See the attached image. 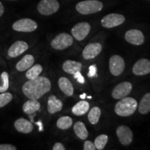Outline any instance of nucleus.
I'll return each instance as SVG.
<instances>
[{"label":"nucleus","instance_id":"f257e3e1","mask_svg":"<svg viewBox=\"0 0 150 150\" xmlns=\"http://www.w3.org/2000/svg\"><path fill=\"white\" fill-rule=\"evenodd\" d=\"M51 89V82L45 76H40L29 80L22 86L24 95L29 99H38Z\"/></svg>","mask_w":150,"mask_h":150},{"label":"nucleus","instance_id":"f03ea898","mask_svg":"<svg viewBox=\"0 0 150 150\" xmlns=\"http://www.w3.org/2000/svg\"><path fill=\"white\" fill-rule=\"evenodd\" d=\"M138 108V102L133 97H124L116 104L115 112L122 117H128L134 113Z\"/></svg>","mask_w":150,"mask_h":150},{"label":"nucleus","instance_id":"7ed1b4c3","mask_svg":"<svg viewBox=\"0 0 150 150\" xmlns=\"http://www.w3.org/2000/svg\"><path fill=\"white\" fill-rule=\"evenodd\" d=\"M103 8V4L98 0H85L76 5V10L82 15H89L98 13Z\"/></svg>","mask_w":150,"mask_h":150},{"label":"nucleus","instance_id":"20e7f679","mask_svg":"<svg viewBox=\"0 0 150 150\" xmlns=\"http://www.w3.org/2000/svg\"><path fill=\"white\" fill-rule=\"evenodd\" d=\"M60 4L57 0H41L38 4V11L43 16H51L59 11Z\"/></svg>","mask_w":150,"mask_h":150},{"label":"nucleus","instance_id":"39448f33","mask_svg":"<svg viewBox=\"0 0 150 150\" xmlns=\"http://www.w3.org/2000/svg\"><path fill=\"white\" fill-rule=\"evenodd\" d=\"M73 44L72 35L66 33H60L54 38L51 42L52 47L57 50H63Z\"/></svg>","mask_w":150,"mask_h":150},{"label":"nucleus","instance_id":"423d86ee","mask_svg":"<svg viewBox=\"0 0 150 150\" xmlns=\"http://www.w3.org/2000/svg\"><path fill=\"white\" fill-rule=\"evenodd\" d=\"M38 28V24L29 18L20 19L13 24V29L20 32H32Z\"/></svg>","mask_w":150,"mask_h":150},{"label":"nucleus","instance_id":"0eeeda50","mask_svg":"<svg viewBox=\"0 0 150 150\" xmlns=\"http://www.w3.org/2000/svg\"><path fill=\"white\" fill-rule=\"evenodd\" d=\"M125 21V16L121 14L110 13L104 16L101 20L102 27L110 29L121 25Z\"/></svg>","mask_w":150,"mask_h":150},{"label":"nucleus","instance_id":"6e6552de","mask_svg":"<svg viewBox=\"0 0 150 150\" xmlns=\"http://www.w3.org/2000/svg\"><path fill=\"white\" fill-rule=\"evenodd\" d=\"M91 27L89 23L86 22H79L74 26L72 29V36L78 41H81L84 40L87 35L89 34L91 31Z\"/></svg>","mask_w":150,"mask_h":150},{"label":"nucleus","instance_id":"1a4fd4ad","mask_svg":"<svg viewBox=\"0 0 150 150\" xmlns=\"http://www.w3.org/2000/svg\"><path fill=\"white\" fill-rule=\"evenodd\" d=\"M125 63L122 57L119 55H113L109 60L110 72L114 76H119L123 72Z\"/></svg>","mask_w":150,"mask_h":150},{"label":"nucleus","instance_id":"9d476101","mask_svg":"<svg viewBox=\"0 0 150 150\" xmlns=\"http://www.w3.org/2000/svg\"><path fill=\"white\" fill-rule=\"evenodd\" d=\"M116 134L122 145L127 146L131 143L133 140V132L131 129L125 125L118 127L116 130Z\"/></svg>","mask_w":150,"mask_h":150},{"label":"nucleus","instance_id":"9b49d317","mask_svg":"<svg viewBox=\"0 0 150 150\" xmlns=\"http://www.w3.org/2000/svg\"><path fill=\"white\" fill-rule=\"evenodd\" d=\"M131 90H132V84L130 82H122L116 86L112 90V97L115 99H122L131 93Z\"/></svg>","mask_w":150,"mask_h":150},{"label":"nucleus","instance_id":"f8f14e48","mask_svg":"<svg viewBox=\"0 0 150 150\" xmlns=\"http://www.w3.org/2000/svg\"><path fill=\"white\" fill-rule=\"evenodd\" d=\"M127 42L134 45H141L145 41V36L142 31L138 29H131L127 31L125 35Z\"/></svg>","mask_w":150,"mask_h":150},{"label":"nucleus","instance_id":"ddd939ff","mask_svg":"<svg viewBox=\"0 0 150 150\" xmlns=\"http://www.w3.org/2000/svg\"><path fill=\"white\" fill-rule=\"evenodd\" d=\"M102 50V46L99 42L90 43L84 48L83 51V57L86 60L95 59Z\"/></svg>","mask_w":150,"mask_h":150},{"label":"nucleus","instance_id":"4468645a","mask_svg":"<svg viewBox=\"0 0 150 150\" xmlns=\"http://www.w3.org/2000/svg\"><path fill=\"white\" fill-rule=\"evenodd\" d=\"M133 73L137 76H143L150 73V61L146 59H140L135 63L132 69Z\"/></svg>","mask_w":150,"mask_h":150},{"label":"nucleus","instance_id":"2eb2a0df","mask_svg":"<svg viewBox=\"0 0 150 150\" xmlns=\"http://www.w3.org/2000/svg\"><path fill=\"white\" fill-rule=\"evenodd\" d=\"M29 48V45L24 41H17L14 42L8 51V54L11 58L18 57L24 52H26Z\"/></svg>","mask_w":150,"mask_h":150},{"label":"nucleus","instance_id":"dca6fc26","mask_svg":"<svg viewBox=\"0 0 150 150\" xmlns=\"http://www.w3.org/2000/svg\"><path fill=\"white\" fill-rule=\"evenodd\" d=\"M15 128L22 134H29L33 129V125L31 122L24 118H19L14 123Z\"/></svg>","mask_w":150,"mask_h":150},{"label":"nucleus","instance_id":"f3484780","mask_svg":"<svg viewBox=\"0 0 150 150\" xmlns=\"http://www.w3.org/2000/svg\"><path fill=\"white\" fill-rule=\"evenodd\" d=\"M63 102L56 97L55 95L49 97L47 102V110L50 114H54L61 111L63 108Z\"/></svg>","mask_w":150,"mask_h":150},{"label":"nucleus","instance_id":"a211bd4d","mask_svg":"<svg viewBox=\"0 0 150 150\" xmlns=\"http://www.w3.org/2000/svg\"><path fill=\"white\" fill-rule=\"evenodd\" d=\"M34 63V57L31 54H27L16 64V69L19 72H24L30 68Z\"/></svg>","mask_w":150,"mask_h":150},{"label":"nucleus","instance_id":"6ab92c4d","mask_svg":"<svg viewBox=\"0 0 150 150\" xmlns=\"http://www.w3.org/2000/svg\"><path fill=\"white\" fill-rule=\"evenodd\" d=\"M82 68L81 63L72 60H67L63 64V70L67 74H74V73L81 71Z\"/></svg>","mask_w":150,"mask_h":150},{"label":"nucleus","instance_id":"aec40b11","mask_svg":"<svg viewBox=\"0 0 150 150\" xmlns=\"http://www.w3.org/2000/svg\"><path fill=\"white\" fill-rule=\"evenodd\" d=\"M59 86L61 91L67 96H72L74 93V88L70 81L66 77H61L59 79Z\"/></svg>","mask_w":150,"mask_h":150},{"label":"nucleus","instance_id":"412c9836","mask_svg":"<svg viewBox=\"0 0 150 150\" xmlns=\"http://www.w3.org/2000/svg\"><path fill=\"white\" fill-rule=\"evenodd\" d=\"M40 108V102L38 101V99H31L28 100L27 102L24 103L22 109L23 111L26 114L30 115V114H33L35 112L38 111Z\"/></svg>","mask_w":150,"mask_h":150},{"label":"nucleus","instance_id":"4be33fe9","mask_svg":"<svg viewBox=\"0 0 150 150\" xmlns=\"http://www.w3.org/2000/svg\"><path fill=\"white\" fill-rule=\"evenodd\" d=\"M74 131L76 136L81 140H86L88 136V131L85 125L81 121L76 122L74 125Z\"/></svg>","mask_w":150,"mask_h":150},{"label":"nucleus","instance_id":"5701e85b","mask_svg":"<svg viewBox=\"0 0 150 150\" xmlns=\"http://www.w3.org/2000/svg\"><path fill=\"white\" fill-rule=\"evenodd\" d=\"M90 108L89 103L86 101H81L76 103L72 108V112L74 115L80 116L86 114Z\"/></svg>","mask_w":150,"mask_h":150},{"label":"nucleus","instance_id":"b1692460","mask_svg":"<svg viewBox=\"0 0 150 150\" xmlns=\"http://www.w3.org/2000/svg\"><path fill=\"white\" fill-rule=\"evenodd\" d=\"M138 111L141 114H147L150 111V93L145 94L138 106Z\"/></svg>","mask_w":150,"mask_h":150},{"label":"nucleus","instance_id":"393cba45","mask_svg":"<svg viewBox=\"0 0 150 150\" xmlns=\"http://www.w3.org/2000/svg\"><path fill=\"white\" fill-rule=\"evenodd\" d=\"M42 71V67L40 64L32 65L30 68L28 69L26 73V77L29 80L34 79L40 76Z\"/></svg>","mask_w":150,"mask_h":150},{"label":"nucleus","instance_id":"a878e982","mask_svg":"<svg viewBox=\"0 0 150 150\" xmlns=\"http://www.w3.org/2000/svg\"><path fill=\"white\" fill-rule=\"evenodd\" d=\"M73 123L72 119L69 116H63L60 117L56 122V126L62 130H66L72 127Z\"/></svg>","mask_w":150,"mask_h":150},{"label":"nucleus","instance_id":"bb28decb","mask_svg":"<svg viewBox=\"0 0 150 150\" xmlns=\"http://www.w3.org/2000/svg\"><path fill=\"white\" fill-rule=\"evenodd\" d=\"M101 115V109L97 106L93 107L92 109L90 110L88 118V121L92 125H96L98 123L99 120V117Z\"/></svg>","mask_w":150,"mask_h":150},{"label":"nucleus","instance_id":"cd10ccee","mask_svg":"<svg viewBox=\"0 0 150 150\" xmlns=\"http://www.w3.org/2000/svg\"><path fill=\"white\" fill-rule=\"evenodd\" d=\"M108 138L106 135L105 134H102L99 135V136H97L95 140V147H96V149L98 150H102L104 149L105 146H106V144H107Z\"/></svg>","mask_w":150,"mask_h":150},{"label":"nucleus","instance_id":"c85d7f7f","mask_svg":"<svg viewBox=\"0 0 150 150\" xmlns=\"http://www.w3.org/2000/svg\"><path fill=\"white\" fill-rule=\"evenodd\" d=\"M1 79L2 81V84L0 86V92L4 93L6 92L9 87V75L6 72H3L1 74Z\"/></svg>","mask_w":150,"mask_h":150},{"label":"nucleus","instance_id":"c756f323","mask_svg":"<svg viewBox=\"0 0 150 150\" xmlns=\"http://www.w3.org/2000/svg\"><path fill=\"white\" fill-rule=\"evenodd\" d=\"M13 95L10 93H1L0 94V108H2L11 102Z\"/></svg>","mask_w":150,"mask_h":150},{"label":"nucleus","instance_id":"7c9ffc66","mask_svg":"<svg viewBox=\"0 0 150 150\" xmlns=\"http://www.w3.org/2000/svg\"><path fill=\"white\" fill-rule=\"evenodd\" d=\"M97 66L96 65H92L89 67V72L88 73V76L90 78L97 76Z\"/></svg>","mask_w":150,"mask_h":150},{"label":"nucleus","instance_id":"2f4dec72","mask_svg":"<svg viewBox=\"0 0 150 150\" xmlns=\"http://www.w3.org/2000/svg\"><path fill=\"white\" fill-rule=\"evenodd\" d=\"M83 149L84 150H95L96 147H95V144L93 142L89 141V140H86L84 142L83 145Z\"/></svg>","mask_w":150,"mask_h":150},{"label":"nucleus","instance_id":"473e14b6","mask_svg":"<svg viewBox=\"0 0 150 150\" xmlns=\"http://www.w3.org/2000/svg\"><path fill=\"white\" fill-rule=\"evenodd\" d=\"M73 75H74V78L75 79H76V81H77L79 83L83 84L84 83H85V79H84L83 75L81 74V73L80 72V71L74 73Z\"/></svg>","mask_w":150,"mask_h":150},{"label":"nucleus","instance_id":"72a5a7b5","mask_svg":"<svg viewBox=\"0 0 150 150\" xmlns=\"http://www.w3.org/2000/svg\"><path fill=\"white\" fill-rule=\"evenodd\" d=\"M16 146L11 144H1L0 145V150H16Z\"/></svg>","mask_w":150,"mask_h":150},{"label":"nucleus","instance_id":"f704fd0d","mask_svg":"<svg viewBox=\"0 0 150 150\" xmlns=\"http://www.w3.org/2000/svg\"><path fill=\"white\" fill-rule=\"evenodd\" d=\"M53 150H65V148L61 142H56L54 144L53 148H52Z\"/></svg>","mask_w":150,"mask_h":150},{"label":"nucleus","instance_id":"c9c22d12","mask_svg":"<svg viewBox=\"0 0 150 150\" xmlns=\"http://www.w3.org/2000/svg\"><path fill=\"white\" fill-rule=\"evenodd\" d=\"M35 125H38V127H39V131H43V125H42V121H40V120H39L38 122H36L35 123Z\"/></svg>","mask_w":150,"mask_h":150},{"label":"nucleus","instance_id":"e433bc0d","mask_svg":"<svg viewBox=\"0 0 150 150\" xmlns=\"http://www.w3.org/2000/svg\"><path fill=\"white\" fill-rule=\"evenodd\" d=\"M4 13V7L3 4H1V1H0V17L2 16Z\"/></svg>","mask_w":150,"mask_h":150},{"label":"nucleus","instance_id":"4c0bfd02","mask_svg":"<svg viewBox=\"0 0 150 150\" xmlns=\"http://www.w3.org/2000/svg\"><path fill=\"white\" fill-rule=\"evenodd\" d=\"M86 97V93H83V94H82V95H80V97L81 99H85Z\"/></svg>","mask_w":150,"mask_h":150},{"label":"nucleus","instance_id":"58836bf2","mask_svg":"<svg viewBox=\"0 0 150 150\" xmlns=\"http://www.w3.org/2000/svg\"><path fill=\"white\" fill-rule=\"evenodd\" d=\"M88 99H91L92 97H91V96H88Z\"/></svg>","mask_w":150,"mask_h":150},{"label":"nucleus","instance_id":"ea45409f","mask_svg":"<svg viewBox=\"0 0 150 150\" xmlns=\"http://www.w3.org/2000/svg\"><path fill=\"white\" fill-rule=\"evenodd\" d=\"M12 1H14V0H12Z\"/></svg>","mask_w":150,"mask_h":150}]
</instances>
